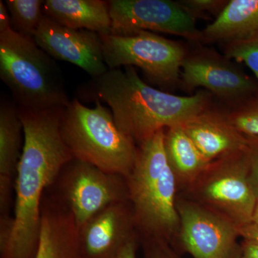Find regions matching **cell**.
<instances>
[{"instance_id":"1","label":"cell","mask_w":258,"mask_h":258,"mask_svg":"<svg viewBox=\"0 0 258 258\" xmlns=\"http://www.w3.org/2000/svg\"><path fill=\"white\" fill-rule=\"evenodd\" d=\"M63 109L19 107L25 141L15 181L14 213L0 217V258L36 257L44 194L75 159L60 134Z\"/></svg>"},{"instance_id":"2","label":"cell","mask_w":258,"mask_h":258,"mask_svg":"<svg viewBox=\"0 0 258 258\" xmlns=\"http://www.w3.org/2000/svg\"><path fill=\"white\" fill-rule=\"evenodd\" d=\"M93 79L94 101L109 106L118 128L137 146L159 131L183 124L213 104V96L205 90L181 96L156 89L132 66L108 70Z\"/></svg>"},{"instance_id":"3","label":"cell","mask_w":258,"mask_h":258,"mask_svg":"<svg viewBox=\"0 0 258 258\" xmlns=\"http://www.w3.org/2000/svg\"><path fill=\"white\" fill-rule=\"evenodd\" d=\"M164 131L137 146L133 169L125 179L139 236L163 239L173 245L179 230V191L166 159Z\"/></svg>"},{"instance_id":"4","label":"cell","mask_w":258,"mask_h":258,"mask_svg":"<svg viewBox=\"0 0 258 258\" xmlns=\"http://www.w3.org/2000/svg\"><path fill=\"white\" fill-rule=\"evenodd\" d=\"M0 78L20 108H64L71 101L55 60L13 29L0 33Z\"/></svg>"},{"instance_id":"5","label":"cell","mask_w":258,"mask_h":258,"mask_svg":"<svg viewBox=\"0 0 258 258\" xmlns=\"http://www.w3.org/2000/svg\"><path fill=\"white\" fill-rule=\"evenodd\" d=\"M95 101L92 108L78 99L64 107L60 123L62 138L75 159L126 177L133 169L138 147L118 128L111 110Z\"/></svg>"},{"instance_id":"6","label":"cell","mask_w":258,"mask_h":258,"mask_svg":"<svg viewBox=\"0 0 258 258\" xmlns=\"http://www.w3.org/2000/svg\"><path fill=\"white\" fill-rule=\"evenodd\" d=\"M180 194L227 217L239 228L252 223L258 192L245 150L212 161L189 189Z\"/></svg>"},{"instance_id":"7","label":"cell","mask_w":258,"mask_h":258,"mask_svg":"<svg viewBox=\"0 0 258 258\" xmlns=\"http://www.w3.org/2000/svg\"><path fill=\"white\" fill-rule=\"evenodd\" d=\"M108 70L137 67L163 88L180 85L181 64L187 46L147 30L127 35H100Z\"/></svg>"},{"instance_id":"8","label":"cell","mask_w":258,"mask_h":258,"mask_svg":"<svg viewBox=\"0 0 258 258\" xmlns=\"http://www.w3.org/2000/svg\"><path fill=\"white\" fill-rule=\"evenodd\" d=\"M187 47L181 64L180 85L191 92L198 88L208 91L226 109L242 104L258 93V82L236 61L201 42Z\"/></svg>"},{"instance_id":"9","label":"cell","mask_w":258,"mask_h":258,"mask_svg":"<svg viewBox=\"0 0 258 258\" xmlns=\"http://www.w3.org/2000/svg\"><path fill=\"white\" fill-rule=\"evenodd\" d=\"M179 233L173 247L193 258H239V227L227 217L179 193Z\"/></svg>"},{"instance_id":"10","label":"cell","mask_w":258,"mask_h":258,"mask_svg":"<svg viewBox=\"0 0 258 258\" xmlns=\"http://www.w3.org/2000/svg\"><path fill=\"white\" fill-rule=\"evenodd\" d=\"M57 198L72 214L79 229L112 204L129 201L125 177L74 159L57 178Z\"/></svg>"},{"instance_id":"11","label":"cell","mask_w":258,"mask_h":258,"mask_svg":"<svg viewBox=\"0 0 258 258\" xmlns=\"http://www.w3.org/2000/svg\"><path fill=\"white\" fill-rule=\"evenodd\" d=\"M108 4L113 35L147 30L178 35L191 42H203L196 20L177 1L111 0Z\"/></svg>"},{"instance_id":"12","label":"cell","mask_w":258,"mask_h":258,"mask_svg":"<svg viewBox=\"0 0 258 258\" xmlns=\"http://www.w3.org/2000/svg\"><path fill=\"white\" fill-rule=\"evenodd\" d=\"M32 38L54 60L74 64L93 79L108 71L97 32L62 26L45 15Z\"/></svg>"},{"instance_id":"13","label":"cell","mask_w":258,"mask_h":258,"mask_svg":"<svg viewBox=\"0 0 258 258\" xmlns=\"http://www.w3.org/2000/svg\"><path fill=\"white\" fill-rule=\"evenodd\" d=\"M137 234L130 201L112 204L79 228L81 258H113Z\"/></svg>"},{"instance_id":"14","label":"cell","mask_w":258,"mask_h":258,"mask_svg":"<svg viewBox=\"0 0 258 258\" xmlns=\"http://www.w3.org/2000/svg\"><path fill=\"white\" fill-rule=\"evenodd\" d=\"M194 144L209 161L245 150L247 137L232 125L225 108L213 104L182 124Z\"/></svg>"},{"instance_id":"15","label":"cell","mask_w":258,"mask_h":258,"mask_svg":"<svg viewBox=\"0 0 258 258\" xmlns=\"http://www.w3.org/2000/svg\"><path fill=\"white\" fill-rule=\"evenodd\" d=\"M40 227L35 258H81L79 227L57 197H44Z\"/></svg>"},{"instance_id":"16","label":"cell","mask_w":258,"mask_h":258,"mask_svg":"<svg viewBox=\"0 0 258 258\" xmlns=\"http://www.w3.org/2000/svg\"><path fill=\"white\" fill-rule=\"evenodd\" d=\"M24 128L15 101L0 103V217L10 215L12 195L23 153Z\"/></svg>"},{"instance_id":"17","label":"cell","mask_w":258,"mask_h":258,"mask_svg":"<svg viewBox=\"0 0 258 258\" xmlns=\"http://www.w3.org/2000/svg\"><path fill=\"white\" fill-rule=\"evenodd\" d=\"M203 42L225 45L258 36V0H229L219 15L202 30Z\"/></svg>"},{"instance_id":"18","label":"cell","mask_w":258,"mask_h":258,"mask_svg":"<svg viewBox=\"0 0 258 258\" xmlns=\"http://www.w3.org/2000/svg\"><path fill=\"white\" fill-rule=\"evenodd\" d=\"M44 14L62 26L87 30L100 35L111 33L108 1L102 0H47Z\"/></svg>"},{"instance_id":"19","label":"cell","mask_w":258,"mask_h":258,"mask_svg":"<svg viewBox=\"0 0 258 258\" xmlns=\"http://www.w3.org/2000/svg\"><path fill=\"white\" fill-rule=\"evenodd\" d=\"M164 145L179 193L184 192L203 174L210 162L185 132L182 124L164 129Z\"/></svg>"},{"instance_id":"20","label":"cell","mask_w":258,"mask_h":258,"mask_svg":"<svg viewBox=\"0 0 258 258\" xmlns=\"http://www.w3.org/2000/svg\"><path fill=\"white\" fill-rule=\"evenodd\" d=\"M44 3L42 0H7L12 29L25 36L33 37L45 15Z\"/></svg>"},{"instance_id":"21","label":"cell","mask_w":258,"mask_h":258,"mask_svg":"<svg viewBox=\"0 0 258 258\" xmlns=\"http://www.w3.org/2000/svg\"><path fill=\"white\" fill-rule=\"evenodd\" d=\"M226 111L231 123L241 134L245 137H258V93Z\"/></svg>"},{"instance_id":"22","label":"cell","mask_w":258,"mask_h":258,"mask_svg":"<svg viewBox=\"0 0 258 258\" xmlns=\"http://www.w3.org/2000/svg\"><path fill=\"white\" fill-rule=\"evenodd\" d=\"M223 54L236 62H244L258 81V36L222 45Z\"/></svg>"},{"instance_id":"23","label":"cell","mask_w":258,"mask_h":258,"mask_svg":"<svg viewBox=\"0 0 258 258\" xmlns=\"http://www.w3.org/2000/svg\"><path fill=\"white\" fill-rule=\"evenodd\" d=\"M181 8L193 18L215 19L218 18L229 0H179Z\"/></svg>"},{"instance_id":"24","label":"cell","mask_w":258,"mask_h":258,"mask_svg":"<svg viewBox=\"0 0 258 258\" xmlns=\"http://www.w3.org/2000/svg\"><path fill=\"white\" fill-rule=\"evenodd\" d=\"M144 258H181L169 242L152 237H140Z\"/></svg>"},{"instance_id":"25","label":"cell","mask_w":258,"mask_h":258,"mask_svg":"<svg viewBox=\"0 0 258 258\" xmlns=\"http://www.w3.org/2000/svg\"><path fill=\"white\" fill-rule=\"evenodd\" d=\"M247 137L245 152L248 159L251 179L258 192V137Z\"/></svg>"},{"instance_id":"26","label":"cell","mask_w":258,"mask_h":258,"mask_svg":"<svg viewBox=\"0 0 258 258\" xmlns=\"http://www.w3.org/2000/svg\"><path fill=\"white\" fill-rule=\"evenodd\" d=\"M140 237L138 233L131 238L113 258H137Z\"/></svg>"},{"instance_id":"27","label":"cell","mask_w":258,"mask_h":258,"mask_svg":"<svg viewBox=\"0 0 258 258\" xmlns=\"http://www.w3.org/2000/svg\"><path fill=\"white\" fill-rule=\"evenodd\" d=\"M239 258H258V240L242 239Z\"/></svg>"},{"instance_id":"28","label":"cell","mask_w":258,"mask_h":258,"mask_svg":"<svg viewBox=\"0 0 258 258\" xmlns=\"http://www.w3.org/2000/svg\"><path fill=\"white\" fill-rule=\"evenodd\" d=\"M12 29L11 18L6 4L0 1V33Z\"/></svg>"},{"instance_id":"29","label":"cell","mask_w":258,"mask_h":258,"mask_svg":"<svg viewBox=\"0 0 258 258\" xmlns=\"http://www.w3.org/2000/svg\"><path fill=\"white\" fill-rule=\"evenodd\" d=\"M239 234L242 239L258 240V223L252 222L239 228Z\"/></svg>"},{"instance_id":"30","label":"cell","mask_w":258,"mask_h":258,"mask_svg":"<svg viewBox=\"0 0 258 258\" xmlns=\"http://www.w3.org/2000/svg\"><path fill=\"white\" fill-rule=\"evenodd\" d=\"M252 222L258 223V198L257 200V204H256L255 209H254V212L253 215V219H252Z\"/></svg>"}]
</instances>
